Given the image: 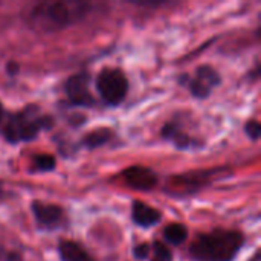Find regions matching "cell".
Instances as JSON below:
<instances>
[{
    "label": "cell",
    "mask_w": 261,
    "mask_h": 261,
    "mask_svg": "<svg viewBox=\"0 0 261 261\" xmlns=\"http://www.w3.org/2000/svg\"><path fill=\"white\" fill-rule=\"evenodd\" d=\"M90 11L89 2H40L32 5L24 17L34 31L50 34L81 21Z\"/></svg>",
    "instance_id": "1"
},
{
    "label": "cell",
    "mask_w": 261,
    "mask_h": 261,
    "mask_svg": "<svg viewBox=\"0 0 261 261\" xmlns=\"http://www.w3.org/2000/svg\"><path fill=\"white\" fill-rule=\"evenodd\" d=\"M239 231L216 229L199 234L190 246V255L197 261H232L243 246Z\"/></svg>",
    "instance_id": "2"
},
{
    "label": "cell",
    "mask_w": 261,
    "mask_h": 261,
    "mask_svg": "<svg viewBox=\"0 0 261 261\" xmlns=\"http://www.w3.org/2000/svg\"><path fill=\"white\" fill-rule=\"evenodd\" d=\"M52 125V116L41 113L37 106H26L24 109L6 116L5 122H2V136L9 144L29 142Z\"/></svg>",
    "instance_id": "3"
},
{
    "label": "cell",
    "mask_w": 261,
    "mask_h": 261,
    "mask_svg": "<svg viewBox=\"0 0 261 261\" xmlns=\"http://www.w3.org/2000/svg\"><path fill=\"white\" fill-rule=\"evenodd\" d=\"M96 90L107 106H119L128 92L127 76L121 69L106 67L96 76Z\"/></svg>",
    "instance_id": "4"
},
{
    "label": "cell",
    "mask_w": 261,
    "mask_h": 261,
    "mask_svg": "<svg viewBox=\"0 0 261 261\" xmlns=\"http://www.w3.org/2000/svg\"><path fill=\"white\" fill-rule=\"evenodd\" d=\"M220 174H222L220 170H205L197 173L177 174L168 179L165 185V191L171 197H185L190 194H196L205 187H208Z\"/></svg>",
    "instance_id": "5"
},
{
    "label": "cell",
    "mask_w": 261,
    "mask_h": 261,
    "mask_svg": "<svg viewBox=\"0 0 261 261\" xmlns=\"http://www.w3.org/2000/svg\"><path fill=\"white\" fill-rule=\"evenodd\" d=\"M222 78L219 75V72L211 67V66H200L196 69L194 75H182L179 78V83L187 86L188 90L191 92L193 96L205 99L211 95L213 89L217 87L220 84Z\"/></svg>",
    "instance_id": "6"
},
{
    "label": "cell",
    "mask_w": 261,
    "mask_h": 261,
    "mask_svg": "<svg viewBox=\"0 0 261 261\" xmlns=\"http://www.w3.org/2000/svg\"><path fill=\"white\" fill-rule=\"evenodd\" d=\"M69 104L76 107L95 106V98L90 92V76L87 73H75L67 78L64 84Z\"/></svg>",
    "instance_id": "7"
},
{
    "label": "cell",
    "mask_w": 261,
    "mask_h": 261,
    "mask_svg": "<svg viewBox=\"0 0 261 261\" xmlns=\"http://www.w3.org/2000/svg\"><path fill=\"white\" fill-rule=\"evenodd\" d=\"M37 225L41 229L52 231L66 225V213L61 206L46 202H32L31 205Z\"/></svg>",
    "instance_id": "8"
},
{
    "label": "cell",
    "mask_w": 261,
    "mask_h": 261,
    "mask_svg": "<svg viewBox=\"0 0 261 261\" xmlns=\"http://www.w3.org/2000/svg\"><path fill=\"white\" fill-rule=\"evenodd\" d=\"M161 135L165 141L173 144L179 150H191V148H202V141L194 138L190 132L184 128V124L176 118L173 121H168L162 130Z\"/></svg>",
    "instance_id": "9"
},
{
    "label": "cell",
    "mask_w": 261,
    "mask_h": 261,
    "mask_svg": "<svg viewBox=\"0 0 261 261\" xmlns=\"http://www.w3.org/2000/svg\"><path fill=\"white\" fill-rule=\"evenodd\" d=\"M121 177L127 187L138 191H150L158 185V176L154 174V171L141 165L125 168Z\"/></svg>",
    "instance_id": "10"
},
{
    "label": "cell",
    "mask_w": 261,
    "mask_h": 261,
    "mask_svg": "<svg viewBox=\"0 0 261 261\" xmlns=\"http://www.w3.org/2000/svg\"><path fill=\"white\" fill-rule=\"evenodd\" d=\"M132 219L141 228H151L161 222L162 214L156 208H153L141 200H135L132 205Z\"/></svg>",
    "instance_id": "11"
},
{
    "label": "cell",
    "mask_w": 261,
    "mask_h": 261,
    "mask_svg": "<svg viewBox=\"0 0 261 261\" xmlns=\"http://www.w3.org/2000/svg\"><path fill=\"white\" fill-rule=\"evenodd\" d=\"M61 261H96L80 243L73 240H61L58 245Z\"/></svg>",
    "instance_id": "12"
},
{
    "label": "cell",
    "mask_w": 261,
    "mask_h": 261,
    "mask_svg": "<svg viewBox=\"0 0 261 261\" xmlns=\"http://www.w3.org/2000/svg\"><path fill=\"white\" fill-rule=\"evenodd\" d=\"M188 237V229L182 223H171L164 229V240L173 246L182 245Z\"/></svg>",
    "instance_id": "13"
},
{
    "label": "cell",
    "mask_w": 261,
    "mask_h": 261,
    "mask_svg": "<svg viewBox=\"0 0 261 261\" xmlns=\"http://www.w3.org/2000/svg\"><path fill=\"white\" fill-rule=\"evenodd\" d=\"M113 133L109 128H98L93 130L90 133H87L84 136V139L81 141V144L87 148H96V147H102L104 144H107L112 139Z\"/></svg>",
    "instance_id": "14"
},
{
    "label": "cell",
    "mask_w": 261,
    "mask_h": 261,
    "mask_svg": "<svg viewBox=\"0 0 261 261\" xmlns=\"http://www.w3.org/2000/svg\"><path fill=\"white\" fill-rule=\"evenodd\" d=\"M57 167V161L52 154H35L32 158V165H31V173H47L52 171Z\"/></svg>",
    "instance_id": "15"
},
{
    "label": "cell",
    "mask_w": 261,
    "mask_h": 261,
    "mask_svg": "<svg viewBox=\"0 0 261 261\" xmlns=\"http://www.w3.org/2000/svg\"><path fill=\"white\" fill-rule=\"evenodd\" d=\"M150 261H171L173 255L168 246L162 242H154L150 249Z\"/></svg>",
    "instance_id": "16"
},
{
    "label": "cell",
    "mask_w": 261,
    "mask_h": 261,
    "mask_svg": "<svg viewBox=\"0 0 261 261\" xmlns=\"http://www.w3.org/2000/svg\"><path fill=\"white\" fill-rule=\"evenodd\" d=\"M245 132H246V135H248L252 141H257L261 135L260 124H258L255 119L248 121V122H246V125H245Z\"/></svg>",
    "instance_id": "17"
},
{
    "label": "cell",
    "mask_w": 261,
    "mask_h": 261,
    "mask_svg": "<svg viewBox=\"0 0 261 261\" xmlns=\"http://www.w3.org/2000/svg\"><path fill=\"white\" fill-rule=\"evenodd\" d=\"M150 249H151V246L147 245V243L138 245V246H135V249H133V255H135V258H138V260H147V258L150 257Z\"/></svg>",
    "instance_id": "18"
},
{
    "label": "cell",
    "mask_w": 261,
    "mask_h": 261,
    "mask_svg": "<svg viewBox=\"0 0 261 261\" xmlns=\"http://www.w3.org/2000/svg\"><path fill=\"white\" fill-rule=\"evenodd\" d=\"M0 261H23L20 252L12 249H0Z\"/></svg>",
    "instance_id": "19"
},
{
    "label": "cell",
    "mask_w": 261,
    "mask_h": 261,
    "mask_svg": "<svg viewBox=\"0 0 261 261\" xmlns=\"http://www.w3.org/2000/svg\"><path fill=\"white\" fill-rule=\"evenodd\" d=\"M8 72H9L11 75L17 73V72H18V66H17L15 63H9V64H8Z\"/></svg>",
    "instance_id": "20"
},
{
    "label": "cell",
    "mask_w": 261,
    "mask_h": 261,
    "mask_svg": "<svg viewBox=\"0 0 261 261\" xmlns=\"http://www.w3.org/2000/svg\"><path fill=\"white\" fill-rule=\"evenodd\" d=\"M251 261H260V255H258V252H257V254H255V255L252 257V260H251Z\"/></svg>",
    "instance_id": "21"
},
{
    "label": "cell",
    "mask_w": 261,
    "mask_h": 261,
    "mask_svg": "<svg viewBox=\"0 0 261 261\" xmlns=\"http://www.w3.org/2000/svg\"><path fill=\"white\" fill-rule=\"evenodd\" d=\"M3 119V106H2V102H0V121Z\"/></svg>",
    "instance_id": "22"
}]
</instances>
